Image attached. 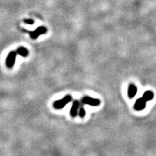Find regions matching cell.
Returning a JSON list of instances; mask_svg holds the SVG:
<instances>
[{"mask_svg": "<svg viewBox=\"0 0 156 156\" xmlns=\"http://www.w3.org/2000/svg\"><path fill=\"white\" fill-rule=\"evenodd\" d=\"M72 101V96L71 95H66V96L64 97L61 100L55 101L54 103V107L56 109H62L64 107L66 106L67 104L71 102Z\"/></svg>", "mask_w": 156, "mask_h": 156, "instance_id": "cell-1", "label": "cell"}, {"mask_svg": "<svg viewBox=\"0 0 156 156\" xmlns=\"http://www.w3.org/2000/svg\"><path fill=\"white\" fill-rule=\"evenodd\" d=\"M82 103L83 104L90 106H98L101 104V101L99 99L93 98L90 96H85L82 99Z\"/></svg>", "mask_w": 156, "mask_h": 156, "instance_id": "cell-2", "label": "cell"}, {"mask_svg": "<svg viewBox=\"0 0 156 156\" xmlns=\"http://www.w3.org/2000/svg\"><path fill=\"white\" fill-rule=\"evenodd\" d=\"M46 33H47V28L43 26L38 27V28H37L33 31H28V33L31 36V38L34 39V40L35 39H37L38 38V36H40L41 35L44 34Z\"/></svg>", "mask_w": 156, "mask_h": 156, "instance_id": "cell-3", "label": "cell"}, {"mask_svg": "<svg viewBox=\"0 0 156 156\" xmlns=\"http://www.w3.org/2000/svg\"><path fill=\"white\" fill-rule=\"evenodd\" d=\"M16 51H11L10 54L7 56V60H6V65L8 68H12L14 66L15 62L16 56H17Z\"/></svg>", "mask_w": 156, "mask_h": 156, "instance_id": "cell-4", "label": "cell"}, {"mask_svg": "<svg viewBox=\"0 0 156 156\" xmlns=\"http://www.w3.org/2000/svg\"><path fill=\"white\" fill-rule=\"evenodd\" d=\"M146 103L147 101L144 99L142 97L138 98V99L136 101L135 104H134V108L136 111H142L146 107Z\"/></svg>", "mask_w": 156, "mask_h": 156, "instance_id": "cell-5", "label": "cell"}, {"mask_svg": "<svg viewBox=\"0 0 156 156\" xmlns=\"http://www.w3.org/2000/svg\"><path fill=\"white\" fill-rule=\"evenodd\" d=\"M79 107H80V102L78 101H75L72 104V108L70 110V115L72 117H75L77 116L78 113Z\"/></svg>", "mask_w": 156, "mask_h": 156, "instance_id": "cell-6", "label": "cell"}, {"mask_svg": "<svg viewBox=\"0 0 156 156\" xmlns=\"http://www.w3.org/2000/svg\"><path fill=\"white\" fill-rule=\"evenodd\" d=\"M137 93V88L135 85L130 84L128 87V96L129 98H133Z\"/></svg>", "mask_w": 156, "mask_h": 156, "instance_id": "cell-7", "label": "cell"}, {"mask_svg": "<svg viewBox=\"0 0 156 156\" xmlns=\"http://www.w3.org/2000/svg\"><path fill=\"white\" fill-rule=\"evenodd\" d=\"M16 52L18 55H20L23 57H27L28 54V49H27L26 48H25V47H19V48L17 49Z\"/></svg>", "mask_w": 156, "mask_h": 156, "instance_id": "cell-8", "label": "cell"}, {"mask_svg": "<svg viewBox=\"0 0 156 156\" xmlns=\"http://www.w3.org/2000/svg\"><path fill=\"white\" fill-rule=\"evenodd\" d=\"M142 98H143L146 101H151V100L153 99L154 94L152 91H150V90H148V91L144 93L143 95H142Z\"/></svg>", "mask_w": 156, "mask_h": 156, "instance_id": "cell-9", "label": "cell"}, {"mask_svg": "<svg viewBox=\"0 0 156 156\" xmlns=\"http://www.w3.org/2000/svg\"><path fill=\"white\" fill-rule=\"evenodd\" d=\"M78 113H79V116L80 118H84L85 116V108H83V106H81L80 108V109L78 111Z\"/></svg>", "mask_w": 156, "mask_h": 156, "instance_id": "cell-10", "label": "cell"}, {"mask_svg": "<svg viewBox=\"0 0 156 156\" xmlns=\"http://www.w3.org/2000/svg\"><path fill=\"white\" fill-rule=\"evenodd\" d=\"M24 22H25V24H28V25H33V23H34V21L31 19L24 20Z\"/></svg>", "mask_w": 156, "mask_h": 156, "instance_id": "cell-11", "label": "cell"}]
</instances>
